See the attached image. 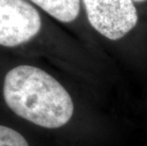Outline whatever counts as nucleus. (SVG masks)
<instances>
[{
  "instance_id": "f03ea898",
  "label": "nucleus",
  "mask_w": 147,
  "mask_h": 146,
  "mask_svg": "<svg viewBox=\"0 0 147 146\" xmlns=\"http://www.w3.org/2000/svg\"><path fill=\"white\" fill-rule=\"evenodd\" d=\"M90 25L109 40H120L138 23L133 0H83Z\"/></svg>"
},
{
  "instance_id": "f257e3e1",
  "label": "nucleus",
  "mask_w": 147,
  "mask_h": 146,
  "mask_svg": "<svg viewBox=\"0 0 147 146\" xmlns=\"http://www.w3.org/2000/svg\"><path fill=\"white\" fill-rule=\"evenodd\" d=\"M3 98L15 115L43 128H60L74 113L67 89L51 74L32 66L22 65L8 71Z\"/></svg>"
},
{
  "instance_id": "7ed1b4c3",
  "label": "nucleus",
  "mask_w": 147,
  "mask_h": 146,
  "mask_svg": "<svg viewBox=\"0 0 147 146\" xmlns=\"http://www.w3.org/2000/svg\"><path fill=\"white\" fill-rule=\"evenodd\" d=\"M39 12L25 0H0V46L13 48L40 32Z\"/></svg>"
},
{
  "instance_id": "423d86ee",
  "label": "nucleus",
  "mask_w": 147,
  "mask_h": 146,
  "mask_svg": "<svg viewBox=\"0 0 147 146\" xmlns=\"http://www.w3.org/2000/svg\"><path fill=\"white\" fill-rule=\"evenodd\" d=\"M135 2H143V1H146V0H133Z\"/></svg>"
},
{
  "instance_id": "20e7f679",
  "label": "nucleus",
  "mask_w": 147,
  "mask_h": 146,
  "mask_svg": "<svg viewBox=\"0 0 147 146\" xmlns=\"http://www.w3.org/2000/svg\"><path fill=\"white\" fill-rule=\"evenodd\" d=\"M63 23L74 21L80 12V0H30Z\"/></svg>"
},
{
  "instance_id": "39448f33",
  "label": "nucleus",
  "mask_w": 147,
  "mask_h": 146,
  "mask_svg": "<svg viewBox=\"0 0 147 146\" xmlns=\"http://www.w3.org/2000/svg\"><path fill=\"white\" fill-rule=\"evenodd\" d=\"M0 146H30V144L18 131L0 124Z\"/></svg>"
}]
</instances>
